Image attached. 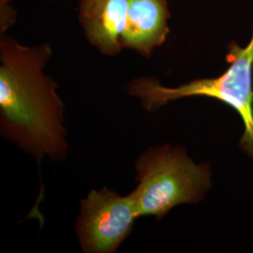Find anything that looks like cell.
Instances as JSON below:
<instances>
[{
  "label": "cell",
  "mask_w": 253,
  "mask_h": 253,
  "mask_svg": "<svg viewBox=\"0 0 253 253\" xmlns=\"http://www.w3.org/2000/svg\"><path fill=\"white\" fill-rule=\"evenodd\" d=\"M226 58L229 68L216 78L197 79L177 87H167L152 77H139L129 83L127 92L150 112L169 101L193 96L226 103L243 120L245 130L240 147L253 160V32L247 47L236 43L229 46Z\"/></svg>",
  "instance_id": "obj_2"
},
{
  "label": "cell",
  "mask_w": 253,
  "mask_h": 253,
  "mask_svg": "<svg viewBox=\"0 0 253 253\" xmlns=\"http://www.w3.org/2000/svg\"><path fill=\"white\" fill-rule=\"evenodd\" d=\"M134 194L139 217H164L172 208L197 204L210 187L207 164H196L179 147H152L136 163Z\"/></svg>",
  "instance_id": "obj_3"
},
{
  "label": "cell",
  "mask_w": 253,
  "mask_h": 253,
  "mask_svg": "<svg viewBox=\"0 0 253 253\" xmlns=\"http://www.w3.org/2000/svg\"><path fill=\"white\" fill-rule=\"evenodd\" d=\"M170 16L167 0H127L122 47L134 50L145 58L150 57L170 33Z\"/></svg>",
  "instance_id": "obj_5"
},
{
  "label": "cell",
  "mask_w": 253,
  "mask_h": 253,
  "mask_svg": "<svg viewBox=\"0 0 253 253\" xmlns=\"http://www.w3.org/2000/svg\"><path fill=\"white\" fill-rule=\"evenodd\" d=\"M139 217L135 197L131 192L120 196L106 188L92 190L81 202L76 232L86 253H116L130 235Z\"/></svg>",
  "instance_id": "obj_4"
},
{
  "label": "cell",
  "mask_w": 253,
  "mask_h": 253,
  "mask_svg": "<svg viewBox=\"0 0 253 253\" xmlns=\"http://www.w3.org/2000/svg\"><path fill=\"white\" fill-rule=\"evenodd\" d=\"M52 54L49 44L23 45L1 33V129L38 160H63L68 149L63 102L56 83L44 73Z\"/></svg>",
  "instance_id": "obj_1"
},
{
  "label": "cell",
  "mask_w": 253,
  "mask_h": 253,
  "mask_svg": "<svg viewBox=\"0 0 253 253\" xmlns=\"http://www.w3.org/2000/svg\"><path fill=\"white\" fill-rule=\"evenodd\" d=\"M126 11L127 0H79L78 21L87 42L101 54L114 56L123 49Z\"/></svg>",
  "instance_id": "obj_6"
}]
</instances>
